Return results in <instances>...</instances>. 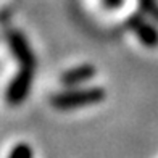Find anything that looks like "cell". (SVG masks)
Masks as SVG:
<instances>
[{"label":"cell","instance_id":"obj_8","mask_svg":"<svg viewBox=\"0 0 158 158\" xmlns=\"http://www.w3.org/2000/svg\"><path fill=\"white\" fill-rule=\"evenodd\" d=\"M121 3H123V0H105V5L106 8L110 10H114V8H119Z\"/></svg>","mask_w":158,"mask_h":158},{"label":"cell","instance_id":"obj_2","mask_svg":"<svg viewBox=\"0 0 158 158\" xmlns=\"http://www.w3.org/2000/svg\"><path fill=\"white\" fill-rule=\"evenodd\" d=\"M34 71L35 68L21 66L16 76L10 81L5 92V98L10 105H19L27 98L29 90L32 87V81H34Z\"/></svg>","mask_w":158,"mask_h":158},{"label":"cell","instance_id":"obj_1","mask_svg":"<svg viewBox=\"0 0 158 158\" xmlns=\"http://www.w3.org/2000/svg\"><path fill=\"white\" fill-rule=\"evenodd\" d=\"M106 97V92L103 87L90 85V87H68L63 92L56 94L50 98V103L55 110L60 111H71L76 108L89 105H97L103 102Z\"/></svg>","mask_w":158,"mask_h":158},{"label":"cell","instance_id":"obj_4","mask_svg":"<svg viewBox=\"0 0 158 158\" xmlns=\"http://www.w3.org/2000/svg\"><path fill=\"white\" fill-rule=\"evenodd\" d=\"M6 42H8V47L11 50V53L15 55L16 61L19 63V66H24V68L37 66L35 55L29 45V42H27V39L19 31L11 29L6 32Z\"/></svg>","mask_w":158,"mask_h":158},{"label":"cell","instance_id":"obj_5","mask_svg":"<svg viewBox=\"0 0 158 158\" xmlns=\"http://www.w3.org/2000/svg\"><path fill=\"white\" fill-rule=\"evenodd\" d=\"M97 74V69L94 64H79V66L69 68L68 71L60 76V82L64 85V87H77L84 82L94 79Z\"/></svg>","mask_w":158,"mask_h":158},{"label":"cell","instance_id":"obj_7","mask_svg":"<svg viewBox=\"0 0 158 158\" xmlns=\"http://www.w3.org/2000/svg\"><path fill=\"white\" fill-rule=\"evenodd\" d=\"M6 158H34L32 147L26 142H19L10 150V153Z\"/></svg>","mask_w":158,"mask_h":158},{"label":"cell","instance_id":"obj_3","mask_svg":"<svg viewBox=\"0 0 158 158\" xmlns=\"http://www.w3.org/2000/svg\"><path fill=\"white\" fill-rule=\"evenodd\" d=\"M126 26L129 27V31L139 39V42L143 47L158 48V29L153 23H150L145 18V15L132 13V15L127 18Z\"/></svg>","mask_w":158,"mask_h":158},{"label":"cell","instance_id":"obj_6","mask_svg":"<svg viewBox=\"0 0 158 158\" xmlns=\"http://www.w3.org/2000/svg\"><path fill=\"white\" fill-rule=\"evenodd\" d=\"M139 8L142 15L152 18L158 23V0H139Z\"/></svg>","mask_w":158,"mask_h":158}]
</instances>
